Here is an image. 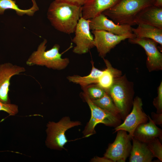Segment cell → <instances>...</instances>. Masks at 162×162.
Masks as SVG:
<instances>
[{
  "instance_id": "6da1fadb",
  "label": "cell",
  "mask_w": 162,
  "mask_h": 162,
  "mask_svg": "<svg viewBox=\"0 0 162 162\" xmlns=\"http://www.w3.org/2000/svg\"><path fill=\"white\" fill-rule=\"evenodd\" d=\"M82 6L63 1L54 0L50 4L47 17L56 30L68 34L74 32L81 16Z\"/></svg>"
},
{
  "instance_id": "7a4b0ae2",
  "label": "cell",
  "mask_w": 162,
  "mask_h": 162,
  "mask_svg": "<svg viewBox=\"0 0 162 162\" xmlns=\"http://www.w3.org/2000/svg\"><path fill=\"white\" fill-rule=\"evenodd\" d=\"M156 0H120L102 14L119 25H135L136 15L142 10L154 5Z\"/></svg>"
},
{
  "instance_id": "3957f363",
  "label": "cell",
  "mask_w": 162,
  "mask_h": 162,
  "mask_svg": "<svg viewBox=\"0 0 162 162\" xmlns=\"http://www.w3.org/2000/svg\"><path fill=\"white\" fill-rule=\"evenodd\" d=\"M47 40L44 39L27 59L26 64L29 66L38 65L53 70H62L66 68L70 62L68 58H62V53L59 52L60 46L55 44L50 49L46 50Z\"/></svg>"
},
{
  "instance_id": "277c9868",
  "label": "cell",
  "mask_w": 162,
  "mask_h": 162,
  "mask_svg": "<svg viewBox=\"0 0 162 162\" xmlns=\"http://www.w3.org/2000/svg\"><path fill=\"white\" fill-rule=\"evenodd\" d=\"M121 76L114 79L107 93L112 98L120 112L121 119L124 121L133 106V94L125 77Z\"/></svg>"
},
{
  "instance_id": "5b68a950",
  "label": "cell",
  "mask_w": 162,
  "mask_h": 162,
  "mask_svg": "<svg viewBox=\"0 0 162 162\" xmlns=\"http://www.w3.org/2000/svg\"><path fill=\"white\" fill-rule=\"evenodd\" d=\"M83 96L90 109L91 118L83 131L85 137L95 133V128L98 124L116 127L121 123V119L117 116L100 108L95 104L88 96L85 89Z\"/></svg>"
},
{
  "instance_id": "8992f818",
  "label": "cell",
  "mask_w": 162,
  "mask_h": 162,
  "mask_svg": "<svg viewBox=\"0 0 162 162\" xmlns=\"http://www.w3.org/2000/svg\"><path fill=\"white\" fill-rule=\"evenodd\" d=\"M81 124L79 121H73L68 117L63 118L58 122H50L47 125L46 144L50 148L56 149L64 148L68 140L65 133L68 129Z\"/></svg>"
},
{
  "instance_id": "52a82bcc",
  "label": "cell",
  "mask_w": 162,
  "mask_h": 162,
  "mask_svg": "<svg viewBox=\"0 0 162 162\" xmlns=\"http://www.w3.org/2000/svg\"><path fill=\"white\" fill-rule=\"evenodd\" d=\"M113 142L109 144L104 156L113 162H124L132 148L131 138L125 131L119 130Z\"/></svg>"
},
{
  "instance_id": "ba28073f",
  "label": "cell",
  "mask_w": 162,
  "mask_h": 162,
  "mask_svg": "<svg viewBox=\"0 0 162 162\" xmlns=\"http://www.w3.org/2000/svg\"><path fill=\"white\" fill-rule=\"evenodd\" d=\"M94 35V45L99 56L103 58L111 49L122 41L136 37L133 33L118 35L103 30L92 31Z\"/></svg>"
},
{
  "instance_id": "9c48e42d",
  "label": "cell",
  "mask_w": 162,
  "mask_h": 162,
  "mask_svg": "<svg viewBox=\"0 0 162 162\" xmlns=\"http://www.w3.org/2000/svg\"><path fill=\"white\" fill-rule=\"evenodd\" d=\"M89 22L90 20H86L82 17L78 21L74 32L75 35L72 40L76 45L73 50L75 53L85 54L94 47V36L90 32Z\"/></svg>"
},
{
  "instance_id": "30bf717a",
  "label": "cell",
  "mask_w": 162,
  "mask_h": 162,
  "mask_svg": "<svg viewBox=\"0 0 162 162\" xmlns=\"http://www.w3.org/2000/svg\"><path fill=\"white\" fill-rule=\"evenodd\" d=\"M142 103L141 99L136 97L133 103V108L131 112L126 116L124 122L115 127V132L119 130L128 132L131 138L136 128L140 124L148 122V116L143 111Z\"/></svg>"
},
{
  "instance_id": "8fae6325",
  "label": "cell",
  "mask_w": 162,
  "mask_h": 162,
  "mask_svg": "<svg viewBox=\"0 0 162 162\" xmlns=\"http://www.w3.org/2000/svg\"><path fill=\"white\" fill-rule=\"evenodd\" d=\"M128 41L140 45L144 49L147 57V65L150 71L162 70V54L158 48L157 42L149 38L136 37L129 39Z\"/></svg>"
},
{
  "instance_id": "7c38bea8",
  "label": "cell",
  "mask_w": 162,
  "mask_h": 162,
  "mask_svg": "<svg viewBox=\"0 0 162 162\" xmlns=\"http://www.w3.org/2000/svg\"><path fill=\"white\" fill-rule=\"evenodd\" d=\"M26 71L23 67L7 62L0 64V101L10 103L8 93L10 81L13 76Z\"/></svg>"
},
{
  "instance_id": "4fadbf2b",
  "label": "cell",
  "mask_w": 162,
  "mask_h": 162,
  "mask_svg": "<svg viewBox=\"0 0 162 162\" xmlns=\"http://www.w3.org/2000/svg\"><path fill=\"white\" fill-rule=\"evenodd\" d=\"M89 27L92 31L103 30L118 35L132 33L131 26L116 24L102 13L90 20Z\"/></svg>"
},
{
  "instance_id": "5bb4252c",
  "label": "cell",
  "mask_w": 162,
  "mask_h": 162,
  "mask_svg": "<svg viewBox=\"0 0 162 162\" xmlns=\"http://www.w3.org/2000/svg\"><path fill=\"white\" fill-rule=\"evenodd\" d=\"M120 0H86L82 6L81 16L90 20L115 5Z\"/></svg>"
},
{
  "instance_id": "9a60e30c",
  "label": "cell",
  "mask_w": 162,
  "mask_h": 162,
  "mask_svg": "<svg viewBox=\"0 0 162 162\" xmlns=\"http://www.w3.org/2000/svg\"><path fill=\"white\" fill-rule=\"evenodd\" d=\"M135 24H145L162 29V7L152 5L141 11L136 16Z\"/></svg>"
},
{
  "instance_id": "2e32d148",
  "label": "cell",
  "mask_w": 162,
  "mask_h": 162,
  "mask_svg": "<svg viewBox=\"0 0 162 162\" xmlns=\"http://www.w3.org/2000/svg\"><path fill=\"white\" fill-rule=\"evenodd\" d=\"M149 121L140 124L134 133V137L138 140L147 143L155 138L162 140V131L148 116Z\"/></svg>"
},
{
  "instance_id": "e0dca14e",
  "label": "cell",
  "mask_w": 162,
  "mask_h": 162,
  "mask_svg": "<svg viewBox=\"0 0 162 162\" xmlns=\"http://www.w3.org/2000/svg\"><path fill=\"white\" fill-rule=\"evenodd\" d=\"M130 155V162H151L154 157L146 143L142 142L134 136Z\"/></svg>"
},
{
  "instance_id": "ac0fdd59",
  "label": "cell",
  "mask_w": 162,
  "mask_h": 162,
  "mask_svg": "<svg viewBox=\"0 0 162 162\" xmlns=\"http://www.w3.org/2000/svg\"><path fill=\"white\" fill-rule=\"evenodd\" d=\"M136 28H132V31L137 38L152 39L162 46V29L148 25L139 24Z\"/></svg>"
},
{
  "instance_id": "d6986e66",
  "label": "cell",
  "mask_w": 162,
  "mask_h": 162,
  "mask_svg": "<svg viewBox=\"0 0 162 162\" xmlns=\"http://www.w3.org/2000/svg\"><path fill=\"white\" fill-rule=\"evenodd\" d=\"M106 68L100 77L97 84L103 88L106 92L112 85L114 79L121 76V72L113 68L109 61L103 58Z\"/></svg>"
},
{
  "instance_id": "ffe728a7",
  "label": "cell",
  "mask_w": 162,
  "mask_h": 162,
  "mask_svg": "<svg viewBox=\"0 0 162 162\" xmlns=\"http://www.w3.org/2000/svg\"><path fill=\"white\" fill-rule=\"evenodd\" d=\"M91 62L92 69L88 75L83 76L77 75L68 76L67 77L68 80L70 82L79 84L83 88L87 87L92 84H97L104 70H100L96 68L94 66V62L92 61Z\"/></svg>"
},
{
  "instance_id": "44dd1931",
  "label": "cell",
  "mask_w": 162,
  "mask_h": 162,
  "mask_svg": "<svg viewBox=\"0 0 162 162\" xmlns=\"http://www.w3.org/2000/svg\"><path fill=\"white\" fill-rule=\"evenodd\" d=\"M32 4L29 8L22 9L18 7L15 1L13 0H0V14L4 13L7 9H12L14 10L19 16L26 15L29 16H33L34 14L39 10V8L35 0H31Z\"/></svg>"
},
{
  "instance_id": "7402d4cb",
  "label": "cell",
  "mask_w": 162,
  "mask_h": 162,
  "mask_svg": "<svg viewBox=\"0 0 162 162\" xmlns=\"http://www.w3.org/2000/svg\"><path fill=\"white\" fill-rule=\"evenodd\" d=\"M92 100L95 104L100 108L117 116L121 118L119 110L110 96L107 92H106L101 98Z\"/></svg>"
},
{
  "instance_id": "603a6c76",
  "label": "cell",
  "mask_w": 162,
  "mask_h": 162,
  "mask_svg": "<svg viewBox=\"0 0 162 162\" xmlns=\"http://www.w3.org/2000/svg\"><path fill=\"white\" fill-rule=\"evenodd\" d=\"M154 157L162 161V145L159 139L155 138L146 143Z\"/></svg>"
},
{
  "instance_id": "cb8c5ba5",
  "label": "cell",
  "mask_w": 162,
  "mask_h": 162,
  "mask_svg": "<svg viewBox=\"0 0 162 162\" xmlns=\"http://www.w3.org/2000/svg\"><path fill=\"white\" fill-rule=\"evenodd\" d=\"M85 90L91 100H96L101 98L106 92L103 88L97 84L88 87L87 89Z\"/></svg>"
},
{
  "instance_id": "d4e9b609",
  "label": "cell",
  "mask_w": 162,
  "mask_h": 162,
  "mask_svg": "<svg viewBox=\"0 0 162 162\" xmlns=\"http://www.w3.org/2000/svg\"><path fill=\"white\" fill-rule=\"evenodd\" d=\"M3 111L10 115L14 116L18 112L17 105L11 103H5L0 101V111Z\"/></svg>"
},
{
  "instance_id": "484cf974",
  "label": "cell",
  "mask_w": 162,
  "mask_h": 162,
  "mask_svg": "<svg viewBox=\"0 0 162 162\" xmlns=\"http://www.w3.org/2000/svg\"><path fill=\"white\" fill-rule=\"evenodd\" d=\"M154 105L157 109V113H162V82L158 88V96L153 101Z\"/></svg>"
},
{
  "instance_id": "4316f807",
  "label": "cell",
  "mask_w": 162,
  "mask_h": 162,
  "mask_svg": "<svg viewBox=\"0 0 162 162\" xmlns=\"http://www.w3.org/2000/svg\"><path fill=\"white\" fill-rule=\"evenodd\" d=\"M152 120L155 124L162 126V113H158L154 112L151 113Z\"/></svg>"
},
{
  "instance_id": "83f0119b",
  "label": "cell",
  "mask_w": 162,
  "mask_h": 162,
  "mask_svg": "<svg viewBox=\"0 0 162 162\" xmlns=\"http://www.w3.org/2000/svg\"><path fill=\"white\" fill-rule=\"evenodd\" d=\"M91 160L94 162H113L112 160L104 156L103 157H95Z\"/></svg>"
},
{
  "instance_id": "f1b7e54d",
  "label": "cell",
  "mask_w": 162,
  "mask_h": 162,
  "mask_svg": "<svg viewBox=\"0 0 162 162\" xmlns=\"http://www.w3.org/2000/svg\"><path fill=\"white\" fill-rule=\"evenodd\" d=\"M71 3L82 6L86 0H58Z\"/></svg>"
},
{
  "instance_id": "f546056e",
  "label": "cell",
  "mask_w": 162,
  "mask_h": 162,
  "mask_svg": "<svg viewBox=\"0 0 162 162\" xmlns=\"http://www.w3.org/2000/svg\"><path fill=\"white\" fill-rule=\"evenodd\" d=\"M154 5L158 7H162V0H156Z\"/></svg>"
}]
</instances>
